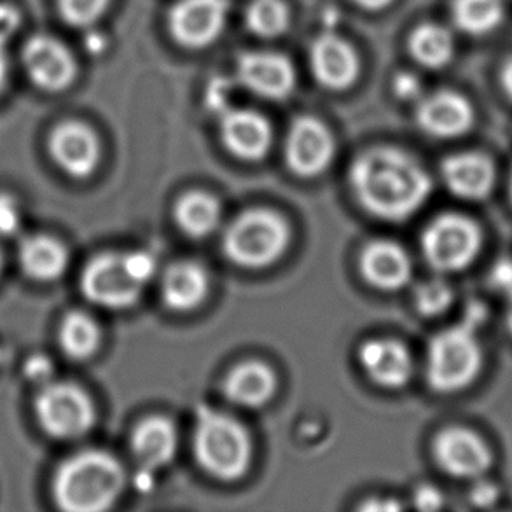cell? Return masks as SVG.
<instances>
[{"instance_id":"obj_1","label":"cell","mask_w":512,"mask_h":512,"mask_svg":"<svg viewBox=\"0 0 512 512\" xmlns=\"http://www.w3.org/2000/svg\"><path fill=\"white\" fill-rule=\"evenodd\" d=\"M353 193L369 214L383 221H406L432 193V180L418 161L392 147L360 154L350 170Z\"/></svg>"},{"instance_id":"obj_2","label":"cell","mask_w":512,"mask_h":512,"mask_svg":"<svg viewBox=\"0 0 512 512\" xmlns=\"http://www.w3.org/2000/svg\"><path fill=\"white\" fill-rule=\"evenodd\" d=\"M125 486V471L104 451H83L56 472V504L70 512L107 511Z\"/></svg>"},{"instance_id":"obj_3","label":"cell","mask_w":512,"mask_h":512,"mask_svg":"<svg viewBox=\"0 0 512 512\" xmlns=\"http://www.w3.org/2000/svg\"><path fill=\"white\" fill-rule=\"evenodd\" d=\"M154 271L156 259L149 252L104 254L84 268L81 289L91 303L121 310L139 301Z\"/></svg>"},{"instance_id":"obj_4","label":"cell","mask_w":512,"mask_h":512,"mask_svg":"<svg viewBox=\"0 0 512 512\" xmlns=\"http://www.w3.org/2000/svg\"><path fill=\"white\" fill-rule=\"evenodd\" d=\"M194 455L210 476L235 481L249 469L252 441L235 418L201 408L194 430Z\"/></svg>"},{"instance_id":"obj_5","label":"cell","mask_w":512,"mask_h":512,"mask_svg":"<svg viewBox=\"0 0 512 512\" xmlns=\"http://www.w3.org/2000/svg\"><path fill=\"white\" fill-rule=\"evenodd\" d=\"M289 243L287 222L266 208L236 217L224 235L226 256L245 268H264L284 254Z\"/></svg>"},{"instance_id":"obj_6","label":"cell","mask_w":512,"mask_h":512,"mask_svg":"<svg viewBox=\"0 0 512 512\" xmlns=\"http://www.w3.org/2000/svg\"><path fill=\"white\" fill-rule=\"evenodd\" d=\"M483 364V352L476 329L460 326L436 334L427 355V380L437 392H457L476 380Z\"/></svg>"},{"instance_id":"obj_7","label":"cell","mask_w":512,"mask_h":512,"mask_svg":"<svg viewBox=\"0 0 512 512\" xmlns=\"http://www.w3.org/2000/svg\"><path fill=\"white\" fill-rule=\"evenodd\" d=\"M483 235L471 217L444 214L430 222L422 235L423 254L439 273H457L478 257Z\"/></svg>"},{"instance_id":"obj_8","label":"cell","mask_w":512,"mask_h":512,"mask_svg":"<svg viewBox=\"0 0 512 512\" xmlns=\"http://www.w3.org/2000/svg\"><path fill=\"white\" fill-rule=\"evenodd\" d=\"M35 415L46 434L56 439H77L93 427L95 409L83 388L49 381L35 399Z\"/></svg>"},{"instance_id":"obj_9","label":"cell","mask_w":512,"mask_h":512,"mask_svg":"<svg viewBox=\"0 0 512 512\" xmlns=\"http://www.w3.org/2000/svg\"><path fill=\"white\" fill-rule=\"evenodd\" d=\"M228 14L229 0H180L170 13V30L186 48H207L219 39Z\"/></svg>"},{"instance_id":"obj_10","label":"cell","mask_w":512,"mask_h":512,"mask_svg":"<svg viewBox=\"0 0 512 512\" xmlns=\"http://www.w3.org/2000/svg\"><path fill=\"white\" fill-rule=\"evenodd\" d=\"M437 464L453 478L474 479L492 467V451L485 441L469 429L451 427L434 443Z\"/></svg>"},{"instance_id":"obj_11","label":"cell","mask_w":512,"mask_h":512,"mask_svg":"<svg viewBox=\"0 0 512 512\" xmlns=\"http://www.w3.org/2000/svg\"><path fill=\"white\" fill-rule=\"evenodd\" d=\"M334 156V139L326 125L315 118L294 121L287 139V163L301 177L324 172Z\"/></svg>"},{"instance_id":"obj_12","label":"cell","mask_w":512,"mask_h":512,"mask_svg":"<svg viewBox=\"0 0 512 512\" xmlns=\"http://www.w3.org/2000/svg\"><path fill=\"white\" fill-rule=\"evenodd\" d=\"M23 62L30 79L42 90H65L76 77V62L69 49L48 35H37L27 42Z\"/></svg>"},{"instance_id":"obj_13","label":"cell","mask_w":512,"mask_h":512,"mask_svg":"<svg viewBox=\"0 0 512 512\" xmlns=\"http://www.w3.org/2000/svg\"><path fill=\"white\" fill-rule=\"evenodd\" d=\"M240 83L259 97L282 100L296 86V72L285 56L268 51H250L238 60Z\"/></svg>"},{"instance_id":"obj_14","label":"cell","mask_w":512,"mask_h":512,"mask_svg":"<svg viewBox=\"0 0 512 512\" xmlns=\"http://www.w3.org/2000/svg\"><path fill=\"white\" fill-rule=\"evenodd\" d=\"M418 125L423 132L437 139H455L471 130L474 109L462 93L437 91L423 98L416 111Z\"/></svg>"},{"instance_id":"obj_15","label":"cell","mask_w":512,"mask_h":512,"mask_svg":"<svg viewBox=\"0 0 512 512\" xmlns=\"http://www.w3.org/2000/svg\"><path fill=\"white\" fill-rule=\"evenodd\" d=\"M49 153L56 165L74 179H86L100 160L97 135L88 126L69 121L58 126L49 139Z\"/></svg>"},{"instance_id":"obj_16","label":"cell","mask_w":512,"mask_h":512,"mask_svg":"<svg viewBox=\"0 0 512 512\" xmlns=\"http://www.w3.org/2000/svg\"><path fill=\"white\" fill-rule=\"evenodd\" d=\"M133 455L139 464V485L151 483L154 472L172 462L177 450V432L163 416H151L133 432Z\"/></svg>"},{"instance_id":"obj_17","label":"cell","mask_w":512,"mask_h":512,"mask_svg":"<svg viewBox=\"0 0 512 512\" xmlns=\"http://www.w3.org/2000/svg\"><path fill=\"white\" fill-rule=\"evenodd\" d=\"M219 119L222 142L236 158L257 161L268 154L273 135L270 123L261 114L233 107Z\"/></svg>"},{"instance_id":"obj_18","label":"cell","mask_w":512,"mask_h":512,"mask_svg":"<svg viewBox=\"0 0 512 512\" xmlns=\"http://www.w3.org/2000/svg\"><path fill=\"white\" fill-rule=\"evenodd\" d=\"M495 179V165L485 154H453L443 163L444 184L462 200H485L492 194Z\"/></svg>"},{"instance_id":"obj_19","label":"cell","mask_w":512,"mask_h":512,"mask_svg":"<svg viewBox=\"0 0 512 512\" xmlns=\"http://www.w3.org/2000/svg\"><path fill=\"white\" fill-rule=\"evenodd\" d=\"M310 58L315 77L329 90H345L359 74V60L352 46L333 34L320 35L313 42Z\"/></svg>"},{"instance_id":"obj_20","label":"cell","mask_w":512,"mask_h":512,"mask_svg":"<svg viewBox=\"0 0 512 512\" xmlns=\"http://www.w3.org/2000/svg\"><path fill=\"white\" fill-rule=\"evenodd\" d=\"M360 270L369 284L381 291H395L408 284L411 259L399 243L378 240L362 252Z\"/></svg>"},{"instance_id":"obj_21","label":"cell","mask_w":512,"mask_h":512,"mask_svg":"<svg viewBox=\"0 0 512 512\" xmlns=\"http://www.w3.org/2000/svg\"><path fill=\"white\" fill-rule=\"evenodd\" d=\"M359 359L367 376L381 387H404L413 374L408 348L397 341H367L360 348Z\"/></svg>"},{"instance_id":"obj_22","label":"cell","mask_w":512,"mask_h":512,"mask_svg":"<svg viewBox=\"0 0 512 512\" xmlns=\"http://www.w3.org/2000/svg\"><path fill=\"white\" fill-rule=\"evenodd\" d=\"M275 374L263 362H245L235 367L226 378L224 394L229 401L245 408H259L270 401L275 392Z\"/></svg>"},{"instance_id":"obj_23","label":"cell","mask_w":512,"mask_h":512,"mask_svg":"<svg viewBox=\"0 0 512 512\" xmlns=\"http://www.w3.org/2000/svg\"><path fill=\"white\" fill-rule=\"evenodd\" d=\"M20 263L27 277L53 282L67 270L69 252L53 236H28L20 245Z\"/></svg>"},{"instance_id":"obj_24","label":"cell","mask_w":512,"mask_h":512,"mask_svg":"<svg viewBox=\"0 0 512 512\" xmlns=\"http://www.w3.org/2000/svg\"><path fill=\"white\" fill-rule=\"evenodd\" d=\"M207 292V271L193 261L173 264L163 278V299L175 312L193 310L205 299Z\"/></svg>"},{"instance_id":"obj_25","label":"cell","mask_w":512,"mask_h":512,"mask_svg":"<svg viewBox=\"0 0 512 512\" xmlns=\"http://www.w3.org/2000/svg\"><path fill=\"white\" fill-rule=\"evenodd\" d=\"M175 221L187 236L203 238L221 221V205L212 194L203 191L184 194L175 207Z\"/></svg>"},{"instance_id":"obj_26","label":"cell","mask_w":512,"mask_h":512,"mask_svg":"<svg viewBox=\"0 0 512 512\" xmlns=\"http://www.w3.org/2000/svg\"><path fill=\"white\" fill-rule=\"evenodd\" d=\"M451 16L465 34L485 37L506 18V0H453Z\"/></svg>"},{"instance_id":"obj_27","label":"cell","mask_w":512,"mask_h":512,"mask_svg":"<svg viewBox=\"0 0 512 512\" xmlns=\"http://www.w3.org/2000/svg\"><path fill=\"white\" fill-rule=\"evenodd\" d=\"M409 51L427 69H443L455 56V41L448 28L425 23L409 39Z\"/></svg>"},{"instance_id":"obj_28","label":"cell","mask_w":512,"mask_h":512,"mask_svg":"<svg viewBox=\"0 0 512 512\" xmlns=\"http://www.w3.org/2000/svg\"><path fill=\"white\" fill-rule=\"evenodd\" d=\"M60 345L70 359L84 360L97 352L100 346V329L97 322L86 313H69L60 326Z\"/></svg>"},{"instance_id":"obj_29","label":"cell","mask_w":512,"mask_h":512,"mask_svg":"<svg viewBox=\"0 0 512 512\" xmlns=\"http://www.w3.org/2000/svg\"><path fill=\"white\" fill-rule=\"evenodd\" d=\"M247 25L261 37H278L289 27V9L282 0H252L247 9Z\"/></svg>"},{"instance_id":"obj_30","label":"cell","mask_w":512,"mask_h":512,"mask_svg":"<svg viewBox=\"0 0 512 512\" xmlns=\"http://www.w3.org/2000/svg\"><path fill=\"white\" fill-rule=\"evenodd\" d=\"M453 289L441 278H432L418 285L415 291L416 310L425 317H436L446 312L453 303Z\"/></svg>"},{"instance_id":"obj_31","label":"cell","mask_w":512,"mask_h":512,"mask_svg":"<svg viewBox=\"0 0 512 512\" xmlns=\"http://www.w3.org/2000/svg\"><path fill=\"white\" fill-rule=\"evenodd\" d=\"M111 0H60V13L74 27H90L105 13Z\"/></svg>"},{"instance_id":"obj_32","label":"cell","mask_w":512,"mask_h":512,"mask_svg":"<svg viewBox=\"0 0 512 512\" xmlns=\"http://www.w3.org/2000/svg\"><path fill=\"white\" fill-rule=\"evenodd\" d=\"M233 97H235L233 83L226 77H215L214 81L208 84L205 102L210 111L217 116H222L224 112L233 109Z\"/></svg>"},{"instance_id":"obj_33","label":"cell","mask_w":512,"mask_h":512,"mask_svg":"<svg viewBox=\"0 0 512 512\" xmlns=\"http://www.w3.org/2000/svg\"><path fill=\"white\" fill-rule=\"evenodd\" d=\"M21 210L18 201L9 194L0 193V236H11L20 229Z\"/></svg>"},{"instance_id":"obj_34","label":"cell","mask_w":512,"mask_h":512,"mask_svg":"<svg viewBox=\"0 0 512 512\" xmlns=\"http://www.w3.org/2000/svg\"><path fill=\"white\" fill-rule=\"evenodd\" d=\"M23 373L27 376L28 380L37 385H46L49 381L53 380V373H55V366L53 362L46 355H32L28 357L23 367Z\"/></svg>"},{"instance_id":"obj_35","label":"cell","mask_w":512,"mask_h":512,"mask_svg":"<svg viewBox=\"0 0 512 512\" xmlns=\"http://www.w3.org/2000/svg\"><path fill=\"white\" fill-rule=\"evenodd\" d=\"M492 284L497 291L512 299V259H502L492 271Z\"/></svg>"},{"instance_id":"obj_36","label":"cell","mask_w":512,"mask_h":512,"mask_svg":"<svg viewBox=\"0 0 512 512\" xmlns=\"http://www.w3.org/2000/svg\"><path fill=\"white\" fill-rule=\"evenodd\" d=\"M394 90L395 95L402 100H415L422 95V83L413 74H401L395 77Z\"/></svg>"},{"instance_id":"obj_37","label":"cell","mask_w":512,"mask_h":512,"mask_svg":"<svg viewBox=\"0 0 512 512\" xmlns=\"http://www.w3.org/2000/svg\"><path fill=\"white\" fill-rule=\"evenodd\" d=\"M20 27V13L13 6L0 4V42L6 44Z\"/></svg>"},{"instance_id":"obj_38","label":"cell","mask_w":512,"mask_h":512,"mask_svg":"<svg viewBox=\"0 0 512 512\" xmlns=\"http://www.w3.org/2000/svg\"><path fill=\"white\" fill-rule=\"evenodd\" d=\"M415 504L422 511H437L443 506V493L430 485H423L415 493Z\"/></svg>"},{"instance_id":"obj_39","label":"cell","mask_w":512,"mask_h":512,"mask_svg":"<svg viewBox=\"0 0 512 512\" xmlns=\"http://www.w3.org/2000/svg\"><path fill=\"white\" fill-rule=\"evenodd\" d=\"M471 500L474 506L492 507L499 500V488L488 481L478 483L471 490Z\"/></svg>"},{"instance_id":"obj_40","label":"cell","mask_w":512,"mask_h":512,"mask_svg":"<svg viewBox=\"0 0 512 512\" xmlns=\"http://www.w3.org/2000/svg\"><path fill=\"white\" fill-rule=\"evenodd\" d=\"M500 83H502V88L506 91L507 97L512 100V56L507 60L506 65L502 67V72H500Z\"/></svg>"},{"instance_id":"obj_41","label":"cell","mask_w":512,"mask_h":512,"mask_svg":"<svg viewBox=\"0 0 512 512\" xmlns=\"http://www.w3.org/2000/svg\"><path fill=\"white\" fill-rule=\"evenodd\" d=\"M7 72H9V63H7L6 44L0 42V93L6 86Z\"/></svg>"},{"instance_id":"obj_42","label":"cell","mask_w":512,"mask_h":512,"mask_svg":"<svg viewBox=\"0 0 512 512\" xmlns=\"http://www.w3.org/2000/svg\"><path fill=\"white\" fill-rule=\"evenodd\" d=\"M355 2H357L360 7L369 9V11H380V9H385L392 0H355Z\"/></svg>"},{"instance_id":"obj_43","label":"cell","mask_w":512,"mask_h":512,"mask_svg":"<svg viewBox=\"0 0 512 512\" xmlns=\"http://www.w3.org/2000/svg\"><path fill=\"white\" fill-rule=\"evenodd\" d=\"M364 509H367V511H373V509H392V511H395V509H401V506L397 502L388 500V502H371V504H366Z\"/></svg>"},{"instance_id":"obj_44","label":"cell","mask_w":512,"mask_h":512,"mask_svg":"<svg viewBox=\"0 0 512 512\" xmlns=\"http://www.w3.org/2000/svg\"><path fill=\"white\" fill-rule=\"evenodd\" d=\"M88 49H90V51H102V49H104V41H102V37H98V35H91L90 42H88Z\"/></svg>"},{"instance_id":"obj_45","label":"cell","mask_w":512,"mask_h":512,"mask_svg":"<svg viewBox=\"0 0 512 512\" xmlns=\"http://www.w3.org/2000/svg\"><path fill=\"white\" fill-rule=\"evenodd\" d=\"M507 329H509V333L512 334V299H509V310H507Z\"/></svg>"},{"instance_id":"obj_46","label":"cell","mask_w":512,"mask_h":512,"mask_svg":"<svg viewBox=\"0 0 512 512\" xmlns=\"http://www.w3.org/2000/svg\"><path fill=\"white\" fill-rule=\"evenodd\" d=\"M0 268H2V254H0Z\"/></svg>"},{"instance_id":"obj_47","label":"cell","mask_w":512,"mask_h":512,"mask_svg":"<svg viewBox=\"0 0 512 512\" xmlns=\"http://www.w3.org/2000/svg\"><path fill=\"white\" fill-rule=\"evenodd\" d=\"M511 200H512V173H511Z\"/></svg>"},{"instance_id":"obj_48","label":"cell","mask_w":512,"mask_h":512,"mask_svg":"<svg viewBox=\"0 0 512 512\" xmlns=\"http://www.w3.org/2000/svg\"><path fill=\"white\" fill-rule=\"evenodd\" d=\"M0 360H2V352H0Z\"/></svg>"}]
</instances>
